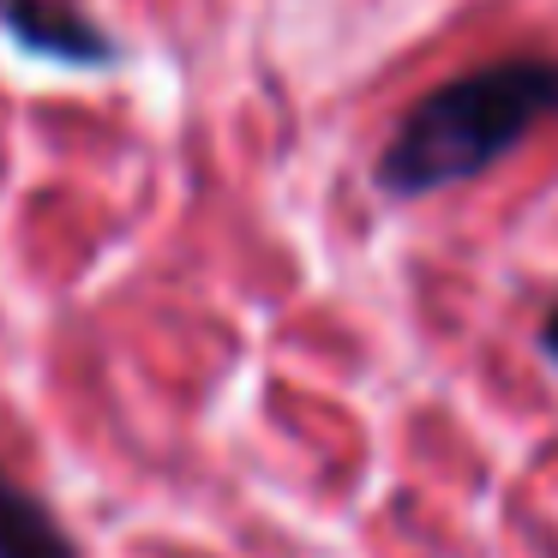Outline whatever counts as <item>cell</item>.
I'll return each mask as SVG.
<instances>
[{
  "mask_svg": "<svg viewBox=\"0 0 558 558\" xmlns=\"http://www.w3.org/2000/svg\"><path fill=\"white\" fill-rule=\"evenodd\" d=\"M558 121V54H505L493 66L426 90L378 157L390 198H421L462 186L505 162L529 133Z\"/></svg>",
  "mask_w": 558,
  "mask_h": 558,
  "instance_id": "obj_1",
  "label": "cell"
},
{
  "mask_svg": "<svg viewBox=\"0 0 558 558\" xmlns=\"http://www.w3.org/2000/svg\"><path fill=\"white\" fill-rule=\"evenodd\" d=\"M0 37H13L25 54L54 66H109L114 43L97 19H85L73 0H0Z\"/></svg>",
  "mask_w": 558,
  "mask_h": 558,
  "instance_id": "obj_2",
  "label": "cell"
},
{
  "mask_svg": "<svg viewBox=\"0 0 558 558\" xmlns=\"http://www.w3.org/2000/svg\"><path fill=\"white\" fill-rule=\"evenodd\" d=\"M541 349H546V361L558 366V306H553V318L541 325Z\"/></svg>",
  "mask_w": 558,
  "mask_h": 558,
  "instance_id": "obj_4",
  "label": "cell"
},
{
  "mask_svg": "<svg viewBox=\"0 0 558 558\" xmlns=\"http://www.w3.org/2000/svg\"><path fill=\"white\" fill-rule=\"evenodd\" d=\"M0 558H78L54 510L37 493H25L7 469H0Z\"/></svg>",
  "mask_w": 558,
  "mask_h": 558,
  "instance_id": "obj_3",
  "label": "cell"
}]
</instances>
